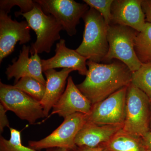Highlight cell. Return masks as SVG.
Masks as SVG:
<instances>
[{
    "label": "cell",
    "instance_id": "7402d4cb",
    "mask_svg": "<svg viewBox=\"0 0 151 151\" xmlns=\"http://www.w3.org/2000/svg\"><path fill=\"white\" fill-rule=\"evenodd\" d=\"M114 0H83L89 7L97 11L103 17L106 24L111 25L112 14L111 7Z\"/></svg>",
    "mask_w": 151,
    "mask_h": 151
},
{
    "label": "cell",
    "instance_id": "7c38bea8",
    "mask_svg": "<svg viewBox=\"0 0 151 151\" xmlns=\"http://www.w3.org/2000/svg\"><path fill=\"white\" fill-rule=\"evenodd\" d=\"M92 105L91 101L81 93L70 76L68 78L65 91L52 108L51 115L57 114L64 119L77 113L88 115Z\"/></svg>",
    "mask_w": 151,
    "mask_h": 151
},
{
    "label": "cell",
    "instance_id": "484cf974",
    "mask_svg": "<svg viewBox=\"0 0 151 151\" xmlns=\"http://www.w3.org/2000/svg\"><path fill=\"white\" fill-rule=\"evenodd\" d=\"M73 151H104L103 149L100 147H89L86 146L77 147V148Z\"/></svg>",
    "mask_w": 151,
    "mask_h": 151
},
{
    "label": "cell",
    "instance_id": "603a6c76",
    "mask_svg": "<svg viewBox=\"0 0 151 151\" xmlns=\"http://www.w3.org/2000/svg\"><path fill=\"white\" fill-rule=\"evenodd\" d=\"M36 4L34 1L32 0H1L0 11L8 14L14 6H18L20 8V13H27L32 10Z\"/></svg>",
    "mask_w": 151,
    "mask_h": 151
},
{
    "label": "cell",
    "instance_id": "4316f807",
    "mask_svg": "<svg viewBox=\"0 0 151 151\" xmlns=\"http://www.w3.org/2000/svg\"><path fill=\"white\" fill-rule=\"evenodd\" d=\"M143 138L145 139L151 150V130L145 137H143Z\"/></svg>",
    "mask_w": 151,
    "mask_h": 151
},
{
    "label": "cell",
    "instance_id": "277c9868",
    "mask_svg": "<svg viewBox=\"0 0 151 151\" xmlns=\"http://www.w3.org/2000/svg\"><path fill=\"white\" fill-rule=\"evenodd\" d=\"M136 30L125 26L111 24L108 27L109 50L104 61L118 60L132 71L137 70L142 65L135 52V40L138 33Z\"/></svg>",
    "mask_w": 151,
    "mask_h": 151
},
{
    "label": "cell",
    "instance_id": "cb8c5ba5",
    "mask_svg": "<svg viewBox=\"0 0 151 151\" xmlns=\"http://www.w3.org/2000/svg\"><path fill=\"white\" fill-rule=\"evenodd\" d=\"M7 110L1 103H0V132L3 133L4 129L6 127L10 128L9 122L6 113Z\"/></svg>",
    "mask_w": 151,
    "mask_h": 151
},
{
    "label": "cell",
    "instance_id": "e0dca14e",
    "mask_svg": "<svg viewBox=\"0 0 151 151\" xmlns=\"http://www.w3.org/2000/svg\"><path fill=\"white\" fill-rule=\"evenodd\" d=\"M99 147L104 151H151L143 137L119 131L109 142Z\"/></svg>",
    "mask_w": 151,
    "mask_h": 151
},
{
    "label": "cell",
    "instance_id": "d4e9b609",
    "mask_svg": "<svg viewBox=\"0 0 151 151\" xmlns=\"http://www.w3.org/2000/svg\"><path fill=\"white\" fill-rule=\"evenodd\" d=\"M142 6L146 22L151 24V0H142Z\"/></svg>",
    "mask_w": 151,
    "mask_h": 151
},
{
    "label": "cell",
    "instance_id": "5b68a950",
    "mask_svg": "<svg viewBox=\"0 0 151 151\" xmlns=\"http://www.w3.org/2000/svg\"><path fill=\"white\" fill-rule=\"evenodd\" d=\"M126 113L124 131L143 137L151 131L150 100L132 83L127 87Z\"/></svg>",
    "mask_w": 151,
    "mask_h": 151
},
{
    "label": "cell",
    "instance_id": "ffe728a7",
    "mask_svg": "<svg viewBox=\"0 0 151 151\" xmlns=\"http://www.w3.org/2000/svg\"><path fill=\"white\" fill-rule=\"evenodd\" d=\"M131 83L140 89L151 101V63L142 64L137 70L132 72Z\"/></svg>",
    "mask_w": 151,
    "mask_h": 151
},
{
    "label": "cell",
    "instance_id": "ac0fdd59",
    "mask_svg": "<svg viewBox=\"0 0 151 151\" xmlns=\"http://www.w3.org/2000/svg\"><path fill=\"white\" fill-rule=\"evenodd\" d=\"M134 49L138 59L142 64L151 63V24L146 23L145 28L138 32Z\"/></svg>",
    "mask_w": 151,
    "mask_h": 151
},
{
    "label": "cell",
    "instance_id": "5bb4252c",
    "mask_svg": "<svg viewBox=\"0 0 151 151\" xmlns=\"http://www.w3.org/2000/svg\"><path fill=\"white\" fill-rule=\"evenodd\" d=\"M30 49V46L23 45L18 59L7 68L5 73L8 79L14 78L16 83L23 77H31L46 85V80L42 74V59L37 53L31 55L29 58Z\"/></svg>",
    "mask_w": 151,
    "mask_h": 151
},
{
    "label": "cell",
    "instance_id": "d6986e66",
    "mask_svg": "<svg viewBox=\"0 0 151 151\" xmlns=\"http://www.w3.org/2000/svg\"><path fill=\"white\" fill-rule=\"evenodd\" d=\"M46 85L31 77L22 78L14 86L40 102L44 96Z\"/></svg>",
    "mask_w": 151,
    "mask_h": 151
},
{
    "label": "cell",
    "instance_id": "3957f363",
    "mask_svg": "<svg viewBox=\"0 0 151 151\" xmlns=\"http://www.w3.org/2000/svg\"><path fill=\"white\" fill-rule=\"evenodd\" d=\"M20 15L25 18L29 27L35 32L37 35L36 40L30 46L31 55L43 52L50 53L55 42L60 40V33L63 30L62 26L54 17L45 13L37 3L32 10L29 12H15L16 17Z\"/></svg>",
    "mask_w": 151,
    "mask_h": 151
},
{
    "label": "cell",
    "instance_id": "8fae6325",
    "mask_svg": "<svg viewBox=\"0 0 151 151\" xmlns=\"http://www.w3.org/2000/svg\"><path fill=\"white\" fill-rule=\"evenodd\" d=\"M142 0H114L111 7V24L132 28L139 32L147 22L142 6Z\"/></svg>",
    "mask_w": 151,
    "mask_h": 151
},
{
    "label": "cell",
    "instance_id": "6da1fadb",
    "mask_svg": "<svg viewBox=\"0 0 151 151\" xmlns=\"http://www.w3.org/2000/svg\"><path fill=\"white\" fill-rule=\"evenodd\" d=\"M86 65L87 75L84 81L76 86L92 105L105 100L131 83L132 71L118 60L108 64L88 60Z\"/></svg>",
    "mask_w": 151,
    "mask_h": 151
},
{
    "label": "cell",
    "instance_id": "7a4b0ae2",
    "mask_svg": "<svg viewBox=\"0 0 151 151\" xmlns=\"http://www.w3.org/2000/svg\"><path fill=\"white\" fill-rule=\"evenodd\" d=\"M84 29L82 42L76 50L88 60L104 61L109 50L108 25L97 11L89 9L82 17Z\"/></svg>",
    "mask_w": 151,
    "mask_h": 151
},
{
    "label": "cell",
    "instance_id": "ba28073f",
    "mask_svg": "<svg viewBox=\"0 0 151 151\" xmlns=\"http://www.w3.org/2000/svg\"><path fill=\"white\" fill-rule=\"evenodd\" d=\"M47 14L54 17L69 36L75 35L76 27L89 7L73 0H35Z\"/></svg>",
    "mask_w": 151,
    "mask_h": 151
},
{
    "label": "cell",
    "instance_id": "4fadbf2b",
    "mask_svg": "<svg viewBox=\"0 0 151 151\" xmlns=\"http://www.w3.org/2000/svg\"><path fill=\"white\" fill-rule=\"evenodd\" d=\"M55 55L47 59H42L43 73L49 69L62 68L77 70L82 76L87 75L88 68L86 62L88 59L76 50L67 47L65 40L62 39L56 45Z\"/></svg>",
    "mask_w": 151,
    "mask_h": 151
},
{
    "label": "cell",
    "instance_id": "2e32d148",
    "mask_svg": "<svg viewBox=\"0 0 151 151\" xmlns=\"http://www.w3.org/2000/svg\"><path fill=\"white\" fill-rule=\"evenodd\" d=\"M73 71L74 70L70 68H63L59 71L52 69L43 72L46 78V89L40 103L46 117L48 116L50 111L65 91L66 81L69 74Z\"/></svg>",
    "mask_w": 151,
    "mask_h": 151
},
{
    "label": "cell",
    "instance_id": "30bf717a",
    "mask_svg": "<svg viewBox=\"0 0 151 151\" xmlns=\"http://www.w3.org/2000/svg\"><path fill=\"white\" fill-rule=\"evenodd\" d=\"M31 28L26 21L13 20L8 14L0 11V63L12 53L16 44L23 45L30 41Z\"/></svg>",
    "mask_w": 151,
    "mask_h": 151
},
{
    "label": "cell",
    "instance_id": "f1b7e54d",
    "mask_svg": "<svg viewBox=\"0 0 151 151\" xmlns=\"http://www.w3.org/2000/svg\"><path fill=\"white\" fill-rule=\"evenodd\" d=\"M150 105H151V123H150V128L151 130V101L150 102Z\"/></svg>",
    "mask_w": 151,
    "mask_h": 151
},
{
    "label": "cell",
    "instance_id": "44dd1931",
    "mask_svg": "<svg viewBox=\"0 0 151 151\" xmlns=\"http://www.w3.org/2000/svg\"><path fill=\"white\" fill-rule=\"evenodd\" d=\"M9 129V139H6L2 136L0 137V151H40L24 146L22 142L21 132L11 127Z\"/></svg>",
    "mask_w": 151,
    "mask_h": 151
},
{
    "label": "cell",
    "instance_id": "9a60e30c",
    "mask_svg": "<svg viewBox=\"0 0 151 151\" xmlns=\"http://www.w3.org/2000/svg\"><path fill=\"white\" fill-rule=\"evenodd\" d=\"M123 127L121 124L98 125L86 122L76 137L75 145L77 147H99L109 142Z\"/></svg>",
    "mask_w": 151,
    "mask_h": 151
},
{
    "label": "cell",
    "instance_id": "52a82bcc",
    "mask_svg": "<svg viewBox=\"0 0 151 151\" xmlns=\"http://www.w3.org/2000/svg\"><path fill=\"white\" fill-rule=\"evenodd\" d=\"M86 122V115L76 113L64 118L59 127L46 137L39 141H29V147L36 150L59 148L73 151L77 148L75 139Z\"/></svg>",
    "mask_w": 151,
    "mask_h": 151
},
{
    "label": "cell",
    "instance_id": "9c48e42d",
    "mask_svg": "<svg viewBox=\"0 0 151 151\" xmlns=\"http://www.w3.org/2000/svg\"><path fill=\"white\" fill-rule=\"evenodd\" d=\"M128 86L120 89L105 100L93 104L90 113L86 115V122L98 125H124Z\"/></svg>",
    "mask_w": 151,
    "mask_h": 151
},
{
    "label": "cell",
    "instance_id": "83f0119b",
    "mask_svg": "<svg viewBox=\"0 0 151 151\" xmlns=\"http://www.w3.org/2000/svg\"><path fill=\"white\" fill-rule=\"evenodd\" d=\"M46 151H73L70 150H67V149L59 148H56V149L53 150H48Z\"/></svg>",
    "mask_w": 151,
    "mask_h": 151
},
{
    "label": "cell",
    "instance_id": "8992f818",
    "mask_svg": "<svg viewBox=\"0 0 151 151\" xmlns=\"http://www.w3.org/2000/svg\"><path fill=\"white\" fill-rule=\"evenodd\" d=\"M1 103L22 120L34 124L38 119L46 117L39 101L12 85L0 83Z\"/></svg>",
    "mask_w": 151,
    "mask_h": 151
}]
</instances>
